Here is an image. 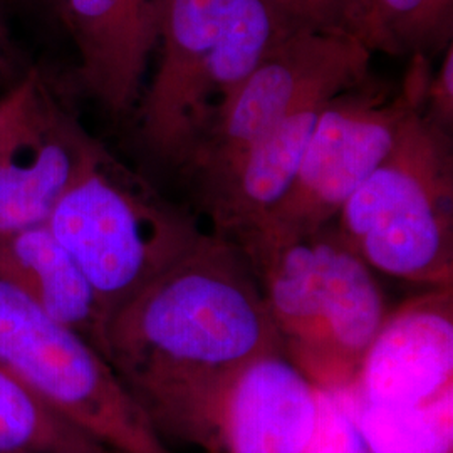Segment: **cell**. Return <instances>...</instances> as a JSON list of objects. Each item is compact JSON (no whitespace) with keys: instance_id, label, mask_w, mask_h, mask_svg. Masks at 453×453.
<instances>
[{"instance_id":"obj_17","label":"cell","mask_w":453,"mask_h":453,"mask_svg":"<svg viewBox=\"0 0 453 453\" xmlns=\"http://www.w3.org/2000/svg\"><path fill=\"white\" fill-rule=\"evenodd\" d=\"M308 453H368L338 391L319 388V415Z\"/></svg>"},{"instance_id":"obj_13","label":"cell","mask_w":453,"mask_h":453,"mask_svg":"<svg viewBox=\"0 0 453 453\" xmlns=\"http://www.w3.org/2000/svg\"><path fill=\"white\" fill-rule=\"evenodd\" d=\"M0 277L106 357L108 323L95 289L48 224L0 237Z\"/></svg>"},{"instance_id":"obj_8","label":"cell","mask_w":453,"mask_h":453,"mask_svg":"<svg viewBox=\"0 0 453 453\" xmlns=\"http://www.w3.org/2000/svg\"><path fill=\"white\" fill-rule=\"evenodd\" d=\"M372 50L355 34L294 29L245 78L183 166L209 190L264 134L312 103L368 80Z\"/></svg>"},{"instance_id":"obj_9","label":"cell","mask_w":453,"mask_h":453,"mask_svg":"<svg viewBox=\"0 0 453 453\" xmlns=\"http://www.w3.org/2000/svg\"><path fill=\"white\" fill-rule=\"evenodd\" d=\"M101 148L39 76L26 113L0 153V237L48 224Z\"/></svg>"},{"instance_id":"obj_6","label":"cell","mask_w":453,"mask_h":453,"mask_svg":"<svg viewBox=\"0 0 453 453\" xmlns=\"http://www.w3.org/2000/svg\"><path fill=\"white\" fill-rule=\"evenodd\" d=\"M432 63L413 54L398 88L365 80L331 97L316 119L289 190L256 232L234 243L297 239L333 224L385 160L406 121L423 108Z\"/></svg>"},{"instance_id":"obj_14","label":"cell","mask_w":453,"mask_h":453,"mask_svg":"<svg viewBox=\"0 0 453 453\" xmlns=\"http://www.w3.org/2000/svg\"><path fill=\"white\" fill-rule=\"evenodd\" d=\"M368 453H453V391L420 405H372L338 391Z\"/></svg>"},{"instance_id":"obj_22","label":"cell","mask_w":453,"mask_h":453,"mask_svg":"<svg viewBox=\"0 0 453 453\" xmlns=\"http://www.w3.org/2000/svg\"><path fill=\"white\" fill-rule=\"evenodd\" d=\"M110 453H118V452H114V450H110Z\"/></svg>"},{"instance_id":"obj_11","label":"cell","mask_w":453,"mask_h":453,"mask_svg":"<svg viewBox=\"0 0 453 453\" xmlns=\"http://www.w3.org/2000/svg\"><path fill=\"white\" fill-rule=\"evenodd\" d=\"M80 54L78 88L111 114L131 111L158 49L165 0H59Z\"/></svg>"},{"instance_id":"obj_5","label":"cell","mask_w":453,"mask_h":453,"mask_svg":"<svg viewBox=\"0 0 453 453\" xmlns=\"http://www.w3.org/2000/svg\"><path fill=\"white\" fill-rule=\"evenodd\" d=\"M48 226L78 262L110 324L203 234L104 146L65 192Z\"/></svg>"},{"instance_id":"obj_15","label":"cell","mask_w":453,"mask_h":453,"mask_svg":"<svg viewBox=\"0 0 453 453\" xmlns=\"http://www.w3.org/2000/svg\"><path fill=\"white\" fill-rule=\"evenodd\" d=\"M357 35L372 52L434 61L452 44L453 0H366Z\"/></svg>"},{"instance_id":"obj_1","label":"cell","mask_w":453,"mask_h":453,"mask_svg":"<svg viewBox=\"0 0 453 453\" xmlns=\"http://www.w3.org/2000/svg\"><path fill=\"white\" fill-rule=\"evenodd\" d=\"M282 351L259 282L234 242L198 241L108 324L106 359L166 441L213 453L226 389Z\"/></svg>"},{"instance_id":"obj_4","label":"cell","mask_w":453,"mask_h":453,"mask_svg":"<svg viewBox=\"0 0 453 453\" xmlns=\"http://www.w3.org/2000/svg\"><path fill=\"white\" fill-rule=\"evenodd\" d=\"M334 224L372 271L452 288V131L413 114Z\"/></svg>"},{"instance_id":"obj_16","label":"cell","mask_w":453,"mask_h":453,"mask_svg":"<svg viewBox=\"0 0 453 453\" xmlns=\"http://www.w3.org/2000/svg\"><path fill=\"white\" fill-rule=\"evenodd\" d=\"M0 365V453H110Z\"/></svg>"},{"instance_id":"obj_7","label":"cell","mask_w":453,"mask_h":453,"mask_svg":"<svg viewBox=\"0 0 453 453\" xmlns=\"http://www.w3.org/2000/svg\"><path fill=\"white\" fill-rule=\"evenodd\" d=\"M0 365L118 453H172L110 361L0 277Z\"/></svg>"},{"instance_id":"obj_10","label":"cell","mask_w":453,"mask_h":453,"mask_svg":"<svg viewBox=\"0 0 453 453\" xmlns=\"http://www.w3.org/2000/svg\"><path fill=\"white\" fill-rule=\"evenodd\" d=\"M453 391V291L432 288L388 312L348 393L363 403L410 406Z\"/></svg>"},{"instance_id":"obj_3","label":"cell","mask_w":453,"mask_h":453,"mask_svg":"<svg viewBox=\"0 0 453 453\" xmlns=\"http://www.w3.org/2000/svg\"><path fill=\"white\" fill-rule=\"evenodd\" d=\"M294 29L269 0H165L158 63L138 103L148 151L183 168L245 78Z\"/></svg>"},{"instance_id":"obj_12","label":"cell","mask_w":453,"mask_h":453,"mask_svg":"<svg viewBox=\"0 0 453 453\" xmlns=\"http://www.w3.org/2000/svg\"><path fill=\"white\" fill-rule=\"evenodd\" d=\"M319 388L282 351L250 361L226 389L213 453H308Z\"/></svg>"},{"instance_id":"obj_20","label":"cell","mask_w":453,"mask_h":453,"mask_svg":"<svg viewBox=\"0 0 453 453\" xmlns=\"http://www.w3.org/2000/svg\"><path fill=\"white\" fill-rule=\"evenodd\" d=\"M39 76L41 74L37 71H31L12 91H9L0 99V153L11 140L19 121L26 113L31 103L35 84L39 81Z\"/></svg>"},{"instance_id":"obj_21","label":"cell","mask_w":453,"mask_h":453,"mask_svg":"<svg viewBox=\"0 0 453 453\" xmlns=\"http://www.w3.org/2000/svg\"><path fill=\"white\" fill-rule=\"evenodd\" d=\"M9 46H11L9 33H7V27H5V22H4V17H2V11H0V56L7 50Z\"/></svg>"},{"instance_id":"obj_18","label":"cell","mask_w":453,"mask_h":453,"mask_svg":"<svg viewBox=\"0 0 453 453\" xmlns=\"http://www.w3.org/2000/svg\"><path fill=\"white\" fill-rule=\"evenodd\" d=\"M296 27L346 31L357 35L366 0H269Z\"/></svg>"},{"instance_id":"obj_19","label":"cell","mask_w":453,"mask_h":453,"mask_svg":"<svg viewBox=\"0 0 453 453\" xmlns=\"http://www.w3.org/2000/svg\"><path fill=\"white\" fill-rule=\"evenodd\" d=\"M423 113L438 127L452 131L453 127V46L441 52V63L432 71L425 93Z\"/></svg>"},{"instance_id":"obj_2","label":"cell","mask_w":453,"mask_h":453,"mask_svg":"<svg viewBox=\"0 0 453 453\" xmlns=\"http://www.w3.org/2000/svg\"><path fill=\"white\" fill-rule=\"evenodd\" d=\"M259 282L282 355L318 388L349 391L388 311L372 269L336 224L235 243Z\"/></svg>"}]
</instances>
